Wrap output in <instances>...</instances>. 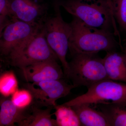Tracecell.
Segmentation results:
<instances>
[{
	"mask_svg": "<svg viewBox=\"0 0 126 126\" xmlns=\"http://www.w3.org/2000/svg\"><path fill=\"white\" fill-rule=\"evenodd\" d=\"M59 4L87 25L109 31L112 28L121 43L116 21L107 0H68Z\"/></svg>",
	"mask_w": 126,
	"mask_h": 126,
	"instance_id": "6da1fadb",
	"label": "cell"
},
{
	"mask_svg": "<svg viewBox=\"0 0 126 126\" xmlns=\"http://www.w3.org/2000/svg\"><path fill=\"white\" fill-rule=\"evenodd\" d=\"M70 24V52L97 54L100 51L116 50L117 43L111 31L90 27L75 17Z\"/></svg>",
	"mask_w": 126,
	"mask_h": 126,
	"instance_id": "7a4b0ae2",
	"label": "cell"
},
{
	"mask_svg": "<svg viewBox=\"0 0 126 126\" xmlns=\"http://www.w3.org/2000/svg\"><path fill=\"white\" fill-rule=\"evenodd\" d=\"M6 58L9 64L20 69L41 61L59 60L47 43L43 22L28 40Z\"/></svg>",
	"mask_w": 126,
	"mask_h": 126,
	"instance_id": "3957f363",
	"label": "cell"
},
{
	"mask_svg": "<svg viewBox=\"0 0 126 126\" xmlns=\"http://www.w3.org/2000/svg\"><path fill=\"white\" fill-rule=\"evenodd\" d=\"M72 60L69 63L67 77L76 88L85 86L88 88L94 84L109 79L103 59L97 54L70 52Z\"/></svg>",
	"mask_w": 126,
	"mask_h": 126,
	"instance_id": "277c9868",
	"label": "cell"
},
{
	"mask_svg": "<svg viewBox=\"0 0 126 126\" xmlns=\"http://www.w3.org/2000/svg\"><path fill=\"white\" fill-rule=\"evenodd\" d=\"M55 6V15L43 22V27L47 43L61 62L65 78L67 79L69 65L66 56L69 49L72 28L70 23L63 19L60 5L58 4Z\"/></svg>",
	"mask_w": 126,
	"mask_h": 126,
	"instance_id": "5b68a950",
	"label": "cell"
},
{
	"mask_svg": "<svg viewBox=\"0 0 126 126\" xmlns=\"http://www.w3.org/2000/svg\"><path fill=\"white\" fill-rule=\"evenodd\" d=\"M125 101H126V83L106 79L88 88L86 93L63 104L72 106L82 104L96 105Z\"/></svg>",
	"mask_w": 126,
	"mask_h": 126,
	"instance_id": "8992f818",
	"label": "cell"
},
{
	"mask_svg": "<svg viewBox=\"0 0 126 126\" xmlns=\"http://www.w3.org/2000/svg\"><path fill=\"white\" fill-rule=\"evenodd\" d=\"M32 96L33 103L41 108H54L56 101L69 94L74 85L69 84L64 79L38 82H27L23 84Z\"/></svg>",
	"mask_w": 126,
	"mask_h": 126,
	"instance_id": "52a82bcc",
	"label": "cell"
},
{
	"mask_svg": "<svg viewBox=\"0 0 126 126\" xmlns=\"http://www.w3.org/2000/svg\"><path fill=\"white\" fill-rule=\"evenodd\" d=\"M43 21L32 25L12 18L0 34V52L6 58L30 38Z\"/></svg>",
	"mask_w": 126,
	"mask_h": 126,
	"instance_id": "ba28073f",
	"label": "cell"
},
{
	"mask_svg": "<svg viewBox=\"0 0 126 126\" xmlns=\"http://www.w3.org/2000/svg\"><path fill=\"white\" fill-rule=\"evenodd\" d=\"M56 60H49L34 63L21 69L28 82H38L65 79L63 69Z\"/></svg>",
	"mask_w": 126,
	"mask_h": 126,
	"instance_id": "9c48e42d",
	"label": "cell"
},
{
	"mask_svg": "<svg viewBox=\"0 0 126 126\" xmlns=\"http://www.w3.org/2000/svg\"><path fill=\"white\" fill-rule=\"evenodd\" d=\"M12 18L25 23L36 25L42 21L44 7L34 0H9Z\"/></svg>",
	"mask_w": 126,
	"mask_h": 126,
	"instance_id": "30bf717a",
	"label": "cell"
},
{
	"mask_svg": "<svg viewBox=\"0 0 126 126\" xmlns=\"http://www.w3.org/2000/svg\"><path fill=\"white\" fill-rule=\"evenodd\" d=\"M109 79L126 83V54L115 50L107 52L103 59Z\"/></svg>",
	"mask_w": 126,
	"mask_h": 126,
	"instance_id": "8fae6325",
	"label": "cell"
},
{
	"mask_svg": "<svg viewBox=\"0 0 126 126\" xmlns=\"http://www.w3.org/2000/svg\"><path fill=\"white\" fill-rule=\"evenodd\" d=\"M0 126H15L26 118L29 107L21 108L15 104L12 99L2 97L0 98Z\"/></svg>",
	"mask_w": 126,
	"mask_h": 126,
	"instance_id": "7c38bea8",
	"label": "cell"
},
{
	"mask_svg": "<svg viewBox=\"0 0 126 126\" xmlns=\"http://www.w3.org/2000/svg\"><path fill=\"white\" fill-rule=\"evenodd\" d=\"M70 107L76 112L81 126H110L104 114L92 108L90 104H82Z\"/></svg>",
	"mask_w": 126,
	"mask_h": 126,
	"instance_id": "4fadbf2b",
	"label": "cell"
},
{
	"mask_svg": "<svg viewBox=\"0 0 126 126\" xmlns=\"http://www.w3.org/2000/svg\"><path fill=\"white\" fill-rule=\"evenodd\" d=\"M53 107L45 109L32 103L29 107L26 117L18 124L20 126H58L51 114Z\"/></svg>",
	"mask_w": 126,
	"mask_h": 126,
	"instance_id": "5bb4252c",
	"label": "cell"
},
{
	"mask_svg": "<svg viewBox=\"0 0 126 126\" xmlns=\"http://www.w3.org/2000/svg\"><path fill=\"white\" fill-rule=\"evenodd\" d=\"M110 126H126V101L96 104Z\"/></svg>",
	"mask_w": 126,
	"mask_h": 126,
	"instance_id": "9a60e30c",
	"label": "cell"
},
{
	"mask_svg": "<svg viewBox=\"0 0 126 126\" xmlns=\"http://www.w3.org/2000/svg\"><path fill=\"white\" fill-rule=\"evenodd\" d=\"M54 108L58 126H81L76 112L70 106L56 105Z\"/></svg>",
	"mask_w": 126,
	"mask_h": 126,
	"instance_id": "2e32d148",
	"label": "cell"
},
{
	"mask_svg": "<svg viewBox=\"0 0 126 126\" xmlns=\"http://www.w3.org/2000/svg\"><path fill=\"white\" fill-rule=\"evenodd\" d=\"M112 5L116 21L126 31V0H113Z\"/></svg>",
	"mask_w": 126,
	"mask_h": 126,
	"instance_id": "e0dca14e",
	"label": "cell"
},
{
	"mask_svg": "<svg viewBox=\"0 0 126 126\" xmlns=\"http://www.w3.org/2000/svg\"><path fill=\"white\" fill-rule=\"evenodd\" d=\"M12 18L9 0H0V34Z\"/></svg>",
	"mask_w": 126,
	"mask_h": 126,
	"instance_id": "ac0fdd59",
	"label": "cell"
},
{
	"mask_svg": "<svg viewBox=\"0 0 126 126\" xmlns=\"http://www.w3.org/2000/svg\"><path fill=\"white\" fill-rule=\"evenodd\" d=\"M13 102L16 106L21 108L29 107L33 103L32 96L28 90H18L16 92L12 99Z\"/></svg>",
	"mask_w": 126,
	"mask_h": 126,
	"instance_id": "d6986e66",
	"label": "cell"
},
{
	"mask_svg": "<svg viewBox=\"0 0 126 126\" xmlns=\"http://www.w3.org/2000/svg\"><path fill=\"white\" fill-rule=\"evenodd\" d=\"M6 74L1 78L0 91L2 93L9 94L14 90L16 82L12 75Z\"/></svg>",
	"mask_w": 126,
	"mask_h": 126,
	"instance_id": "ffe728a7",
	"label": "cell"
},
{
	"mask_svg": "<svg viewBox=\"0 0 126 126\" xmlns=\"http://www.w3.org/2000/svg\"><path fill=\"white\" fill-rule=\"evenodd\" d=\"M112 0H107V1L108 2L109 6L111 9L113 13V5H112ZM114 15V14H113Z\"/></svg>",
	"mask_w": 126,
	"mask_h": 126,
	"instance_id": "44dd1931",
	"label": "cell"
},
{
	"mask_svg": "<svg viewBox=\"0 0 126 126\" xmlns=\"http://www.w3.org/2000/svg\"><path fill=\"white\" fill-rule=\"evenodd\" d=\"M125 53L126 54V49H125Z\"/></svg>",
	"mask_w": 126,
	"mask_h": 126,
	"instance_id": "7402d4cb",
	"label": "cell"
}]
</instances>
